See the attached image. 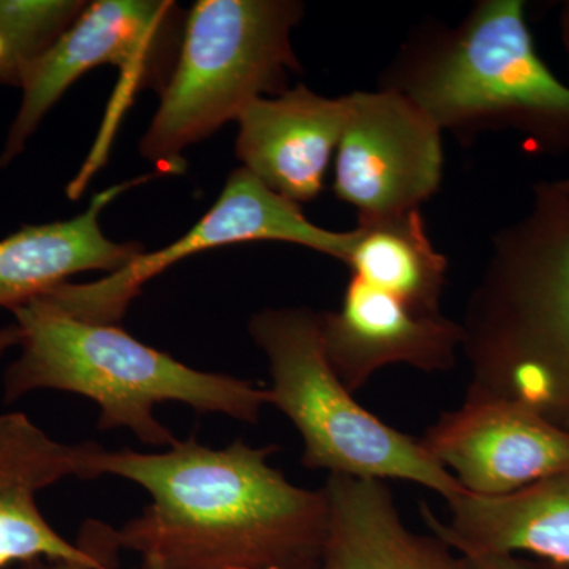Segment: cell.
Listing matches in <instances>:
<instances>
[{
    "mask_svg": "<svg viewBox=\"0 0 569 569\" xmlns=\"http://www.w3.org/2000/svg\"><path fill=\"white\" fill-rule=\"evenodd\" d=\"M277 447L236 440L216 449L193 437L162 452L93 445L88 479L141 486L151 503L116 530L138 569H295L316 565L328 527L323 488L288 481L269 463Z\"/></svg>",
    "mask_w": 569,
    "mask_h": 569,
    "instance_id": "1",
    "label": "cell"
},
{
    "mask_svg": "<svg viewBox=\"0 0 569 569\" xmlns=\"http://www.w3.org/2000/svg\"><path fill=\"white\" fill-rule=\"evenodd\" d=\"M460 326L466 396L512 400L569 432V198L553 181L493 236Z\"/></svg>",
    "mask_w": 569,
    "mask_h": 569,
    "instance_id": "2",
    "label": "cell"
},
{
    "mask_svg": "<svg viewBox=\"0 0 569 569\" xmlns=\"http://www.w3.org/2000/svg\"><path fill=\"white\" fill-rule=\"evenodd\" d=\"M378 88L402 93L466 144L511 130L538 151L569 152V86L538 54L522 0H481L456 28L422 26Z\"/></svg>",
    "mask_w": 569,
    "mask_h": 569,
    "instance_id": "3",
    "label": "cell"
},
{
    "mask_svg": "<svg viewBox=\"0 0 569 569\" xmlns=\"http://www.w3.org/2000/svg\"><path fill=\"white\" fill-rule=\"evenodd\" d=\"M20 328V355L3 376V402L37 391L71 392L100 410V430L129 429L142 445L178 441L156 418V407L176 402L197 413L223 415L257 425L269 406L268 388L204 372L146 346L119 325L88 323L52 309L43 299L11 310Z\"/></svg>",
    "mask_w": 569,
    "mask_h": 569,
    "instance_id": "4",
    "label": "cell"
},
{
    "mask_svg": "<svg viewBox=\"0 0 569 569\" xmlns=\"http://www.w3.org/2000/svg\"><path fill=\"white\" fill-rule=\"evenodd\" d=\"M302 17L296 0H198L141 156L178 170L183 149L238 121L254 100L287 92L290 74L301 73L291 36Z\"/></svg>",
    "mask_w": 569,
    "mask_h": 569,
    "instance_id": "5",
    "label": "cell"
},
{
    "mask_svg": "<svg viewBox=\"0 0 569 569\" xmlns=\"http://www.w3.org/2000/svg\"><path fill=\"white\" fill-rule=\"evenodd\" d=\"M250 337L268 359L269 406L302 440V467L361 479H399L449 501L466 490L421 440L359 406L326 358L320 312L268 307L253 313Z\"/></svg>",
    "mask_w": 569,
    "mask_h": 569,
    "instance_id": "6",
    "label": "cell"
},
{
    "mask_svg": "<svg viewBox=\"0 0 569 569\" xmlns=\"http://www.w3.org/2000/svg\"><path fill=\"white\" fill-rule=\"evenodd\" d=\"M187 13L171 0H97L26 74L21 103L0 152L9 167L61 100L67 89L96 67L122 71L119 103L153 89L163 92L181 51Z\"/></svg>",
    "mask_w": 569,
    "mask_h": 569,
    "instance_id": "7",
    "label": "cell"
},
{
    "mask_svg": "<svg viewBox=\"0 0 569 569\" xmlns=\"http://www.w3.org/2000/svg\"><path fill=\"white\" fill-rule=\"evenodd\" d=\"M252 241L288 242L346 264L353 246V230L318 227L307 219L301 206L272 192L241 167L228 176L219 200L203 219L178 241L156 252H142L119 271L96 282H67L40 299L77 320L119 325L141 288L183 258Z\"/></svg>",
    "mask_w": 569,
    "mask_h": 569,
    "instance_id": "8",
    "label": "cell"
},
{
    "mask_svg": "<svg viewBox=\"0 0 569 569\" xmlns=\"http://www.w3.org/2000/svg\"><path fill=\"white\" fill-rule=\"evenodd\" d=\"M346 100L336 197L353 206L358 223L421 209L443 179V132L392 89L355 91Z\"/></svg>",
    "mask_w": 569,
    "mask_h": 569,
    "instance_id": "9",
    "label": "cell"
},
{
    "mask_svg": "<svg viewBox=\"0 0 569 569\" xmlns=\"http://www.w3.org/2000/svg\"><path fill=\"white\" fill-rule=\"evenodd\" d=\"M93 445L54 440L21 411L0 415V569L40 559L119 569L114 529L88 522L73 545L39 507L40 493L51 486L88 479Z\"/></svg>",
    "mask_w": 569,
    "mask_h": 569,
    "instance_id": "10",
    "label": "cell"
},
{
    "mask_svg": "<svg viewBox=\"0 0 569 569\" xmlns=\"http://www.w3.org/2000/svg\"><path fill=\"white\" fill-rule=\"evenodd\" d=\"M419 440L473 496H507L569 468L568 430L497 397L466 396Z\"/></svg>",
    "mask_w": 569,
    "mask_h": 569,
    "instance_id": "11",
    "label": "cell"
},
{
    "mask_svg": "<svg viewBox=\"0 0 569 569\" xmlns=\"http://www.w3.org/2000/svg\"><path fill=\"white\" fill-rule=\"evenodd\" d=\"M320 325L329 366L353 395L388 366L449 372L462 351L458 321L425 316L355 276L339 309L320 312Z\"/></svg>",
    "mask_w": 569,
    "mask_h": 569,
    "instance_id": "12",
    "label": "cell"
},
{
    "mask_svg": "<svg viewBox=\"0 0 569 569\" xmlns=\"http://www.w3.org/2000/svg\"><path fill=\"white\" fill-rule=\"evenodd\" d=\"M346 119V96L331 99L298 84L242 111L236 156L272 192L309 203L323 190Z\"/></svg>",
    "mask_w": 569,
    "mask_h": 569,
    "instance_id": "13",
    "label": "cell"
},
{
    "mask_svg": "<svg viewBox=\"0 0 569 569\" xmlns=\"http://www.w3.org/2000/svg\"><path fill=\"white\" fill-rule=\"evenodd\" d=\"M447 503L448 522H441L426 503L421 516L459 556L530 553L569 568V468L507 496L463 492Z\"/></svg>",
    "mask_w": 569,
    "mask_h": 569,
    "instance_id": "14",
    "label": "cell"
},
{
    "mask_svg": "<svg viewBox=\"0 0 569 569\" xmlns=\"http://www.w3.org/2000/svg\"><path fill=\"white\" fill-rule=\"evenodd\" d=\"M328 527L318 569H468L436 535L408 530L380 479L328 475Z\"/></svg>",
    "mask_w": 569,
    "mask_h": 569,
    "instance_id": "15",
    "label": "cell"
},
{
    "mask_svg": "<svg viewBox=\"0 0 569 569\" xmlns=\"http://www.w3.org/2000/svg\"><path fill=\"white\" fill-rule=\"evenodd\" d=\"M132 182L97 193L88 211L70 220L28 224L0 239V309L13 310L50 293L86 271H119L144 252L137 242H114L100 216Z\"/></svg>",
    "mask_w": 569,
    "mask_h": 569,
    "instance_id": "16",
    "label": "cell"
},
{
    "mask_svg": "<svg viewBox=\"0 0 569 569\" xmlns=\"http://www.w3.org/2000/svg\"><path fill=\"white\" fill-rule=\"evenodd\" d=\"M346 264L351 276L397 296L418 312L443 316L448 258L430 241L421 209L358 223Z\"/></svg>",
    "mask_w": 569,
    "mask_h": 569,
    "instance_id": "17",
    "label": "cell"
},
{
    "mask_svg": "<svg viewBox=\"0 0 569 569\" xmlns=\"http://www.w3.org/2000/svg\"><path fill=\"white\" fill-rule=\"evenodd\" d=\"M86 7L82 0H0V84L21 88Z\"/></svg>",
    "mask_w": 569,
    "mask_h": 569,
    "instance_id": "18",
    "label": "cell"
},
{
    "mask_svg": "<svg viewBox=\"0 0 569 569\" xmlns=\"http://www.w3.org/2000/svg\"><path fill=\"white\" fill-rule=\"evenodd\" d=\"M468 569H569L549 561H531L519 556L463 557Z\"/></svg>",
    "mask_w": 569,
    "mask_h": 569,
    "instance_id": "19",
    "label": "cell"
},
{
    "mask_svg": "<svg viewBox=\"0 0 569 569\" xmlns=\"http://www.w3.org/2000/svg\"><path fill=\"white\" fill-rule=\"evenodd\" d=\"M21 332L17 325L6 326L0 328V359L3 358L11 348L20 346Z\"/></svg>",
    "mask_w": 569,
    "mask_h": 569,
    "instance_id": "20",
    "label": "cell"
},
{
    "mask_svg": "<svg viewBox=\"0 0 569 569\" xmlns=\"http://www.w3.org/2000/svg\"><path fill=\"white\" fill-rule=\"evenodd\" d=\"M14 569H91L86 565L73 563V561H58V560H33L28 563L18 565Z\"/></svg>",
    "mask_w": 569,
    "mask_h": 569,
    "instance_id": "21",
    "label": "cell"
},
{
    "mask_svg": "<svg viewBox=\"0 0 569 569\" xmlns=\"http://www.w3.org/2000/svg\"><path fill=\"white\" fill-rule=\"evenodd\" d=\"M561 40H563L565 50H567L569 61V2L565 3L560 14Z\"/></svg>",
    "mask_w": 569,
    "mask_h": 569,
    "instance_id": "22",
    "label": "cell"
},
{
    "mask_svg": "<svg viewBox=\"0 0 569 569\" xmlns=\"http://www.w3.org/2000/svg\"><path fill=\"white\" fill-rule=\"evenodd\" d=\"M553 183H556L557 189H559L565 197L569 198V179H559V181H553Z\"/></svg>",
    "mask_w": 569,
    "mask_h": 569,
    "instance_id": "23",
    "label": "cell"
},
{
    "mask_svg": "<svg viewBox=\"0 0 569 569\" xmlns=\"http://www.w3.org/2000/svg\"><path fill=\"white\" fill-rule=\"evenodd\" d=\"M295 569H318V563L316 565H307V567H299Z\"/></svg>",
    "mask_w": 569,
    "mask_h": 569,
    "instance_id": "24",
    "label": "cell"
}]
</instances>
